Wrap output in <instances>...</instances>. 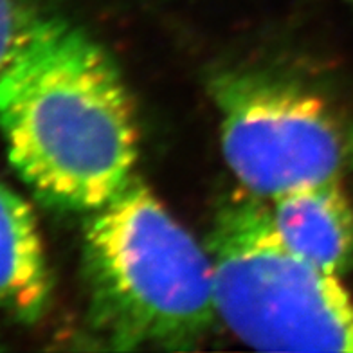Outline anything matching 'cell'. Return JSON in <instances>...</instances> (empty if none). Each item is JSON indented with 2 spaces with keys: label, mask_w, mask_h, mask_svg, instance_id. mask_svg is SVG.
<instances>
[{
  "label": "cell",
  "mask_w": 353,
  "mask_h": 353,
  "mask_svg": "<svg viewBox=\"0 0 353 353\" xmlns=\"http://www.w3.org/2000/svg\"><path fill=\"white\" fill-rule=\"evenodd\" d=\"M81 258L99 348H199L220 321L208 249L137 173L90 213Z\"/></svg>",
  "instance_id": "cell-2"
},
{
  "label": "cell",
  "mask_w": 353,
  "mask_h": 353,
  "mask_svg": "<svg viewBox=\"0 0 353 353\" xmlns=\"http://www.w3.org/2000/svg\"><path fill=\"white\" fill-rule=\"evenodd\" d=\"M285 245L328 274L353 269V205L341 181L317 182L269 202Z\"/></svg>",
  "instance_id": "cell-5"
},
{
  "label": "cell",
  "mask_w": 353,
  "mask_h": 353,
  "mask_svg": "<svg viewBox=\"0 0 353 353\" xmlns=\"http://www.w3.org/2000/svg\"><path fill=\"white\" fill-rule=\"evenodd\" d=\"M210 94L223 159L251 195L270 202L353 172V119L310 85L240 67L216 72Z\"/></svg>",
  "instance_id": "cell-4"
},
{
  "label": "cell",
  "mask_w": 353,
  "mask_h": 353,
  "mask_svg": "<svg viewBox=\"0 0 353 353\" xmlns=\"http://www.w3.org/2000/svg\"><path fill=\"white\" fill-rule=\"evenodd\" d=\"M51 269L28 200L0 181V310L31 325L46 314Z\"/></svg>",
  "instance_id": "cell-6"
},
{
  "label": "cell",
  "mask_w": 353,
  "mask_h": 353,
  "mask_svg": "<svg viewBox=\"0 0 353 353\" xmlns=\"http://www.w3.org/2000/svg\"><path fill=\"white\" fill-rule=\"evenodd\" d=\"M346 2H348L350 6H353V0H346Z\"/></svg>",
  "instance_id": "cell-8"
},
{
  "label": "cell",
  "mask_w": 353,
  "mask_h": 353,
  "mask_svg": "<svg viewBox=\"0 0 353 353\" xmlns=\"http://www.w3.org/2000/svg\"><path fill=\"white\" fill-rule=\"evenodd\" d=\"M0 134L17 175L56 210L94 213L135 175L125 79L92 37L56 14L31 10L0 67Z\"/></svg>",
  "instance_id": "cell-1"
},
{
  "label": "cell",
  "mask_w": 353,
  "mask_h": 353,
  "mask_svg": "<svg viewBox=\"0 0 353 353\" xmlns=\"http://www.w3.org/2000/svg\"><path fill=\"white\" fill-rule=\"evenodd\" d=\"M219 319L261 352L353 353V298L279 238L269 202L242 190L205 240Z\"/></svg>",
  "instance_id": "cell-3"
},
{
  "label": "cell",
  "mask_w": 353,
  "mask_h": 353,
  "mask_svg": "<svg viewBox=\"0 0 353 353\" xmlns=\"http://www.w3.org/2000/svg\"><path fill=\"white\" fill-rule=\"evenodd\" d=\"M31 8L20 0H0V67L8 60Z\"/></svg>",
  "instance_id": "cell-7"
}]
</instances>
